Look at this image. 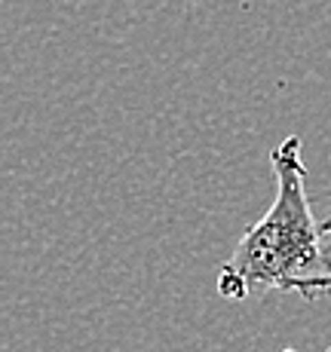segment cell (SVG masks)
<instances>
[{
  "instance_id": "1",
  "label": "cell",
  "mask_w": 331,
  "mask_h": 352,
  "mask_svg": "<svg viewBox=\"0 0 331 352\" xmlns=\"http://www.w3.org/2000/svg\"><path fill=\"white\" fill-rule=\"evenodd\" d=\"M276 199L267 214L236 242L218 273V294L227 300L292 291L303 300L331 294V248L307 196V166L301 138L288 135L273 153Z\"/></svg>"
},
{
  "instance_id": "2",
  "label": "cell",
  "mask_w": 331,
  "mask_h": 352,
  "mask_svg": "<svg viewBox=\"0 0 331 352\" xmlns=\"http://www.w3.org/2000/svg\"><path fill=\"white\" fill-rule=\"evenodd\" d=\"M319 227H322V236H331V212H328L325 218L319 221Z\"/></svg>"
},
{
  "instance_id": "3",
  "label": "cell",
  "mask_w": 331,
  "mask_h": 352,
  "mask_svg": "<svg viewBox=\"0 0 331 352\" xmlns=\"http://www.w3.org/2000/svg\"><path fill=\"white\" fill-rule=\"evenodd\" d=\"M325 352H331V346H328V349H325Z\"/></svg>"
}]
</instances>
